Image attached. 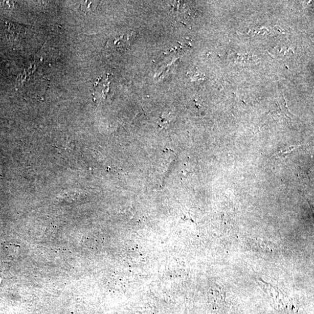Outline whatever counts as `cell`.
I'll return each mask as SVG.
<instances>
[{
	"mask_svg": "<svg viewBox=\"0 0 314 314\" xmlns=\"http://www.w3.org/2000/svg\"><path fill=\"white\" fill-rule=\"evenodd\" d=\"M96 2H84L81 4V7L83 11L87 12H92L96 10L97 7Z\"/></svg>",
	"mask_w": 314,
	"mask_h": 314,
	"instance_id": "cell-2",
	"label": "cell"
},
{
	"mask_svg": "<svg viewBox=\"0 0 314 314\" xmlns=\"http://www.w3.org/2000/svg\"><path fill=\"white\" fill-rule=\"evenodd\" d=\"M136 36L134 32H128L123 35L115 37L109 41L110 48L119 52L128 50L133 43Z\"/></svg>",
	"mask_w": 314,
	"mask_h": 314,
	"instance_id": "cell-1",
	"label": "cell"
}]
</instances>
